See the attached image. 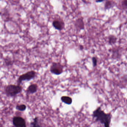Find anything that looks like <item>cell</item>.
<instances>
[{
	"label": "cell",
	"instance_id": "9c48e42d",
	"mask_svg": "<svg viewBox=\"0 0 127 127\" xmlns=\"http://www.w3.org/2000/svg\"><path fill=\"white\" fill-rule=\"evenodd\" d=\"M75 25L76 27L80 30L84 29V21L81 18H79L76 20V21Z\"/></svg>",
	"mask_w": 127,
	"mask_h": 127
},
{
	"label": "cell",
	"instance_id": "ba28073f",
	"mask_svg": "<svg viewBox=\"0 0 127 127\" xmlns=\"http://www.w3.org/2000/svg\"><path fill=\"white\" fill-rule=\"evenodd\" d=\"M61 100L64 103L70 105L72 102V99L71 97L67 96H63L61 97Z\"/></svg>",
	"mask_w": 127,
	"mask_h": 127
},
{
	"label": "cell",
	"instance_id": "277c9868",
	"mask_svg": "<svg viewBox=\"0 0 127 127\" xmlns=\"http://www.w3.org/2000/svg\"><path fill=\"white\" fill-rule=\"evenodd\" d=\"M64 67L59 62H53L50 66V71L55 75H61L64 72Z\"/></svg>",
	"mask_w": 127,
	"mask_h": 127
},
{
	"label": "cell",
	"instance_id": "6da1fadb",
	"mask_svg": "<svg viewBox=\"0 0 127 127\" xmlns=\"http://www.w3.org/2000/svg\"><path fill=\"white\" fill-rule=\"evenodd\" d=\"M93 116L96 122H99L101 124L104 125L105 127L110 126L112 116L110 113H105L100 107H99L94 111Z\"/></svg>",
	"mask_w": 127,
	"mask_h": 127
},
{
	"label": "cell",
	"instance_id": "52a82bcc",
	"mask_svg": "<svg viewBox=\"0 0 127 127\" xmlns=\"http://www.w3.org/2000/svg\"><path fill=\"white\" fill-rule=\"evenodd\" d=\"M38 89V86L36 84H32L30 85L26 90L28 94H33L37 92Z\"/></svg>",
	"mask_w": 127,
	"mask_h": 127
},
{
	"label": "cell",
	"instance_id": "5b68a950",
	"mask_svg": "<svg viewBox=\"0 0 127 127\" xmlns=\"http://www.w3.org/2000/svg\"><path fill=\"white\" fill-rule=\"evenodd\" d=\"M12 124L16 127H26V123L25 119L20 116H14L12 119Z\"/></svg>",
	"mask_w": 127,
	"mask_h": 127
},
{
	"label": "cell",
	"instance_id": "9a60e30c",
	"mask_svg": "<svg viewBox=\"0 0 127 127\" xmlns=\"http://www.w3.org/2000/svg\"><path fill=\"white\" fill-rule=\"evenodd\" d=\"M92 61H93V65L94 67L96 66V64H97V59H96V58L95 57H93L92 58Z\"/></svg>",
	"mask_w": 127,
	"mask_h": 127
},
{
	"label": "cell",
	"instance_id": "5bb4252c",
	"mask_svg": "<svg viewBox=\"0 0 127 127\" xmlns=\"http://www.w3.org/2000/svg\"><path fill=\"white\" fill-rule=\"evenodd\" d=\"M122 6L123 9H127V0H122Z\"/></svg>",
	"mask_w": 127,
	"mask_h": 127
},
{
	"label": "cell",
	"instance_id": "ac0fdd59",
	"mask_svg": "<svg viewBox=\"0 0 127 127\" xmlns=\"http://www.w3.org/2000/svg\"></svg>",
	"mask_w": 127,
	"mask_h": 127
},
{
	"label": "cell",
	"instance_id": "e0dca14e",
	"mask_svg": "<svg viewBox=\"0 0 127 127\" xmlns=\"http://www.w3.org/2000/svg\"><path fill=\"white\" fill-rule=\"evenodd\" d=\"M80 48L81 50H82V49H83V48H84V47H83V46H80Z\"/></svg>",
	"mask_w": 127,
	"mask_h": 127
},
{
	"label": "cell",
	"instance_id": "8992f818",
	"mask_svg": "<svg viewBox=\"0 0 127 127\" xmlns=\"http://www.w3.org/2000/svg\"><path fill=\"white\" fill-rule=\"evenodd\" d=\"M53 25L56 29L62 30L64 27V23L63 21L58 19H56L53 22Z\"/></svg>",
	"mask_w": 127,
	"mask_h": 127
},
{
	"label": "cell",
	"instance_id": "30bf717a",
	"mask_svg": "<svg viewBox=\"0 0 127 127\" xmlns=\"http://www.w3.org/2000/svg\"><path fill=\"white\" fill-rule=\"evenodd\" d=\"M30 126L32 127H40L39 123V118L38 117H36L33 119V121L30 123Z\"/></svg>",
	"mask_w": 127,
	"mask_h": 127
},
{
	"label": "cell",
	"instance_id": "8fae6325",
	"mask_svg": "<svg viewBox=\"0 0 127 127\" xmlns=\"http://www.w3.org/2000/svg\"><path fill=\"white\" fill-rule=\"evenodd\" d=\"M16 109L20 111H24L26 109L27 106L26 105L24 104L17 105L16 106Z\"/></svg>",
	"mask_w": 127,
	"mask_h": 127
},
{
	"label": "cell",
	"instance_id": "7a4b0ae2",
	"mask_svg": "<svg viewBox=\"0 0 127 127\" xmlns=\"http://www.w3.org/2000/svg\"><path fill=\"white\" fill-rule=\"evenodd\" d=\"M23 88L20 85L10 84L7 85L5 89L6 95L8 97H14L20 93Z\"/></svg>",
	"mask_w": 127,
	"mask_h": 127
},
{
	"label": "cell",
	"instance_id": "2e32d148",
	"mask_svg": "<svg viewBox=\"0 0 127 127\" xmlns=\"http://www.w3.org/2000/svg\"><path fill=\"white\" fill-rule=\"evenodd\" d=\"M104 0H96V2H102V1H103Z\"/></svg>",
	"mask_w": 127,
	"mask_h": 127
},
{
	"label": "cell",
	"instance_id": "7c38bea8",
	"mask_svg": "<svg viewBox=\"0 0 127 127\" xmlns=\"http://www.w3.org/2000/svg\"><path fill=\"white\" fill-rule=\"evenodd\" d=\"M114 6V3L111 1H107L105 4V8L106 9H110L111 8Z\"/></svg>",
	"mask_w": 127,
	"mask_h": 127
},
{
	"label": "cell",
	"instance_id": "4fadbf2b",
	"mask_svg": "<svg viewBox=\"0 0 127 127\" xmlns=\"http://www.w3.org/2000/svg\"><path fill=\"white\" fill-rule=\"evenodd\" d=\"M117 38L113 35H111L109 37V43L110 44H114L116 43Z\"/></svg>",
	"mask_w": 127,
	"mask_h": 127
},
{
	"label": "cell",
	"instance_id": "3957f363",
	"mask_svg": "<svg viewBox=\"0 0 127 127\" xmlns=\"http://www.w3.org/2000/svg\"><path fill=\"white\" fill-rule=\"evenodd\" d=\"M37 75V72L34 70L28 71L24 74L20 76L17 81L18 85H20L24 81H30L34 78Z\"/></svg>",
	"mask_w": 127,
	"mask_h": 127
}]
</instances>
